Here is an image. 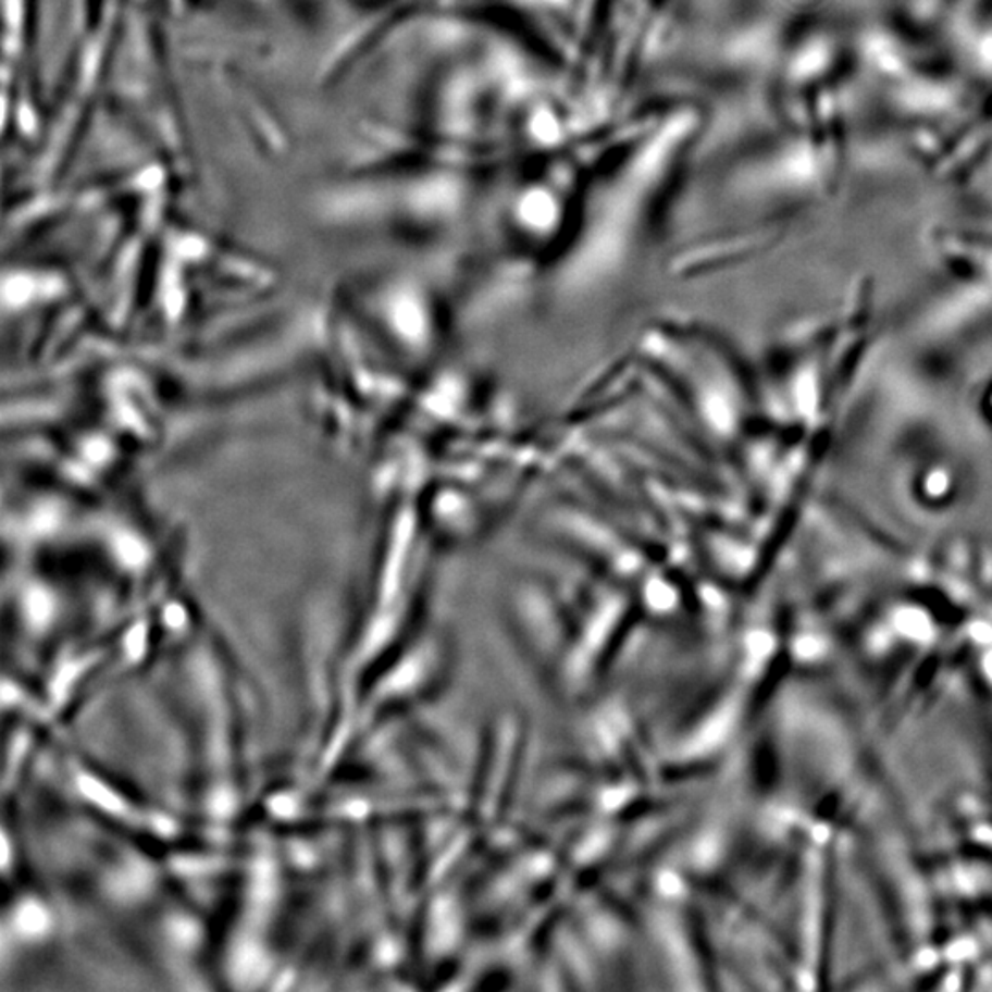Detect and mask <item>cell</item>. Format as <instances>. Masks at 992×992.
<instances>
[{"instance_id": "obj_8", "label": "cell", "mask_w": 992, "mask_h": 992, "mask_svg": "<svg viewBox=\"0 0 992 992\" xmlns=\"http://www.w3.org/2000/svg\"><path fill=\"white\" fill-rule=\"evenodd\" d=\"M983 666H985L987 677H989V679L992 680V653H989V655L985 656V660H983Z\"/></svg>"}, {"instance_id": "obj_3", "label": "cell", "mask_w": 992, "mask_h": 992, "mask_svg": "<svg viewBox=\"0 0 992 992\" xmlns=\"http://www.w3.org/2000/svg\"><path fill=\"white\" fill-rule=\"evenodd\" d=\"M897 625L906 636H912V638L927 640L928 634H930V625H928L927 618L921 612H916V610L901 612Z\"/></svg>"}, {"instance_id": "obj_1", "label": "cell", "mask_w": 992, "mask_h": 992, "mask_svg": "<svg viewBox=\"0 0 992 992\" xmlns=\"http://www.w3.org/2000/svg\"><path fill=\"white\" fill-rule=\"evenodd\" d=\"M266 975L265 954L252 945H245L234 957V976L245 985H255Z\"/></svg>"}, {"instance_id": "obj_5", "label": "cell", "mask_w": 992, "mask_h": 992, "mask_svg": "<svg viewBox=\"0 0 992 992\" xmlns=\"http://www.w3.org/2000/svg\"><path fill=\"white\" fill-rule=\"evenodd\" d=\"M797 650H799V655L809 656V658H813V656L818 655V650H820V644H818V642L813 638L805 640V642H799V644H797Z\"/></svg>"}, {"instance_id": "obj_7", "label": "cell", "mask_w": 992, "mask_h": 992, "mask_svg": "<svg viewBox=\"0 0 992 992\" xmlns=\"http://www.w3.org/2000/svg\"><path fill=\"white\" fill-rule=\"evenodd\" d=\"M972 634H975V638L980 640V642H991L992 640V632L989 631L987 627H975V629H972Z\"/></svg>"}, {"instance_id": "obj_2", "label": "cell", "mask_w": 992, "mask_h": 992, "mask_svg": "<svg viewBox=\"0 0 992 992\" xmlns=\"http://www.w3.org/2000/svg\"><path fill=\"white\" fill-rule=\"evenodd\" d=\"M13 925L17 928V932L26 938L41 935L42 932H47L48 928L47 909L42 908L41 904L24 903L17 909Z\"/></svg>"}, {"instance_id": "obj_6", "label": "cell", "mask_w": 992, "mask_h": 992, "mask_svg": "<svg viewBox=\"0 0 992 992\" xmlns=\"http://www.w3.org/2000/svg\"><path fill=\"white\" fill-rule=\"evenodd\" d=\"M970 952H972V945H970L969 941H963V943H959V945H956L954 948H952V956L967 957L969 956Z\"/></svg>"}, {"instance_id": "obj_4", "label": "cell", "mask_w": 992, "mask_h": 992, "mask_svg": "<svg viewBox=\"0 0 992 992\" xmlns=\"http://www.w3.org/2000/svg\"><path fill=\"white\" fill-rule=\"evenodd\" d=\"M79 785H82L83 792H85L95 804L101 805V807H106V809H119V799H116L111 792L107 791V789H103L100 783H96V781L89 780V778H83V780L79 781Z\"/></svg>"}]
</instances>
